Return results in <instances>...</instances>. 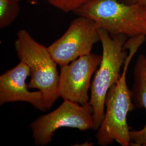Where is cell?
Masks as SVG:
<instances>
[{
  "mask_svg": "<svg viewBox=\"0 0 146 146\" xmlns=\"http://www.w3.org/2000/svg\"><path fill=\"white\" fill-rule=\"evenodd\" d=\"M93 109L89 102L80 104L64 100L56 110L32 122L30 128L36 146H45L52 140L56 131L67 127L86 131L94 129Z\"/></svg>",
  "mask_w": 146,
  "mask_h": 146,
  "instance_id": "5",
  "label": "cell"
},
{
  "mask_svg": "<svg viewBox=\"0 0 146 146\" xmlns=\"http://www.w3.org/2000/svg\"><path fill=\"white\" fill-rule=\"evenodd\" d=\"M100 41L98 28L91 19L78 16L70 23L62 36L47 47L60 66L91 53L92 48Z\"/></svg>",
  "mask_w": 146,
  "mask_h": 146,
  "instance_id": "6",
  "label": "cell"
},
{
  "mask_svg": "<svg viewBox=\"0 0 146 146\" xmlns=\"http://www.w3.org/2000/svg\"><path fill=\"white\" fill-rule=\"evenodd\" d=\"M132 99L135 107L146 110V57L139 56L134 69ZM131 146H146V125L141 129L130 131Z\"/></svg>",
  "mask_w": 146,
  "mask_h": 146,
  "instance_id": "9",
  "label": "cell"
},
{
  "mask_svg": "<svg viewBox=\"0 0 146 146\" xmlns=\"http://www.w3.org/2000/svg\"><path fill=\"white\" fill-rule=\"evenodd\" d=\"M31 71L26 63L20 61L15 67L0 76V104L14 102H25L42 111L47 110L44 95L40 90L29 91L27 78Z\"/></svg>",
  "mask_w": 146,
  "mask_h": 146,
  "instance_id": "8",
  "label": "cell"
},
{
  "mask_svg": "<svg viewBox=\"0 0 146 146\" xmlns=\"http://www.w3.org/2000/svg\"><path fill=\"white\" fill-rule=\"evenodd\" d=\"M27 1L31 5H36L38 3V0H27Z\"/></svg>",
  "mask_w": 146,
  "mask_h": 146,
  "instance_id": "13",
  "label": "cell"
},
{
  "mask_svg": "<svg viewBox=\"0 0 146 146\" xmlns=\"http://www.w3.org/2000/svg\"><path fill=\"white\" fill-rule=\"evenodd\" d=\"M52 6L61 11L68 13L74 11L79 7L90 0H47Z\"/></svg>",
  "mask_w": 146,
  "mask_h": 146,
  "instance_id": "11",
  "label": "cell"
},
{
  "mask_svg": "<svg viewBox=\"0 0 146 146\" xmlns=\"http://www.w3.org/2000/svg\"><path fill=\"white\" fill-rule=\"evenodd\" d=\"M11 1H15V2H20L21 0H11Z\"/></svg>",
  "mask_w": 146,
  "mask_h": 146,
  "instance_id": "14",
  "label": "cell"
},
{
  "mask_svg": "<svg viewBox=\"0 0 146 146\" xmlns=\"http://www.w3.org/2000/svg\"><path fill=\"white\" fill-rule=\"evenodd\" d=\"M19 2L0 0V28L9 26L20 14Z\"/></svg>",
  "mask_w": 146,
  "mask_h": 146,
  "instance_id": "10",
  "label": "cell"
},
{
  "mask_svg": "<svg viewBox=\"0 0 146 146\" xmlns=\"http://www.w3.org/2000/svg\"><path fill=\"white\" fill-rule=\"evenodd\" d=\"M94 21L98 29L113 35L146 37V5L120 0H90L73 11Z\"/></svg>",
  "mask_w": 146,
  "mask_h": 146,
  "instance_id": "2",
  "label": "cell"
},
{
  "mask_svg": "<svg viewBox=\"0 0 146 146\" xmlns=\"http://www.w3.org/2000/svg\"><path fill=\"white\" fill-rule=\"evenodd\" d=\"M121 1L129 5L142 4L146 5V0H121Z\"/></svg>",
  "mask_w": 146,
  "mask_h": 146,
  "instance_id": "12",
  "label": "cell"
},
{
  "mask_svg": "<svg viewBox=\"0 0 146 146\" xmlns=\"http://www.w3.org/2000/svg\"><path fill=\"white\" fill-rule=\"evenodd\" d=\"M101 59L102 55L90 53L60 66L58 97L80 104L88 103L92 78Z\"/></svg>",
  "mask_w": 146,
  "mask_h": 146,
  "instance_id": "7",
  "label": "cell"
},
{
  "mask_svg": "<svg viewBox=\"0 0 146 146\" xmlns=\"http://www.w3.org/2000/svg\"><path fill=\"white\" fill-rule=\"evenodd\" d=\"M146 40L145 37L140 35L125 41L124 48L128 49L129 53L118 82L112 86L107 93L104 117L96 134L100 146H108L114 141L121 146H131V131L127 118L128 113L134 110L135 106L133 102L131 91L127 86L126 74L132 58Z\"/></svg>",
  "mask_w": 146,
  "mask_h": 146,
  "instance_id": "1",
  "label": "cell"
},
{
  "mask_svg": "<svg viewBox=\"0 0 146 146\" xmlns=\"http://www.w3.org/2000/svg\"><path fill=\"white\" fill-rule=\"evenodd\" d=\"M15 48L20 61L26 63L31 71L29 89H37L45 100L47 110L52 108L58 98L59 76L57 63L47 47L35 40L28 31L20 30L17 34Z\"/></svg>",
  "mask_w": 146,
  "mask_h": 146,
  "instance_id": "4",
  "label": "cell"
},
{
  "mask_svg": "<svg viewBox=\"0 0 146 146\" xmlns=\"http://www.w3.org/2000/svg\"><path fill=\"white\" fill-rule=\"evenodd\" d=\"M98 31L102 43V55L92 82L89 102L93 109L95 131L99 129L104 117L107 93L112 86L118 82L121 75V68L128 55L124 48L127 36L119 34L111 36L104 29H98Z\"/></svg>",
  "mask_w": 146,
  "mask_h": 146,
  "instance_id": "3",
  "label": "cell"
}]
</instances>
